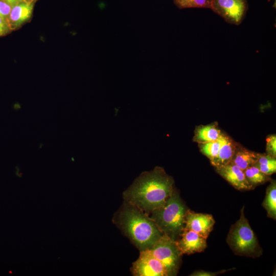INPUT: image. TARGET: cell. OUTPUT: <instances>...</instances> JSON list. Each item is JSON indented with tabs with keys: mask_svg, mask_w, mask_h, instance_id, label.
<instances>
[{
	"mask_svg": "<svg viewBox=\"0 0 276 276\" xmlns=\"http://www.w3.org/2000/svg\"><path fill=\"white\" fill-rule=\"evenodd\" d=\"M174 183L173 178L163 168L156 167L137 177L124 192V198L149 214L164 204L175 189Z\"/></svg>",
	"mask_w": 276,
	"mask_h": 276,
	"instance_id": "obj_1",
	"label": "cell"
},
{
	"mask_svg": "<svg viewBox=\"0 0 276 276\" xmlns=\"http://www.w3.org/2000/svg\"><path fill=\"white\" fill-rule=\"evenodd\" d=\"M118 221L122 230L140 251L150 249L164 235L148 214L127 202L120 212Z\"/></svg>",
	"mask_w": 276,
	"mask_h": 276,
	"instance_id": "obj_2",
	"label": "cell"
},
{
	"mask_svg": "<svg viewBox=\"0 0 276 276\" xmlns=\"http://www.w3.org/2000/svg\"><path fill=\"white\" fill-rule=\"evenodd\" d=\"M187 210L175 188L164 204L153 210L150 217L164 235L176 241L185 228Z\"/></svg>",
	"mask_w": 276,
	"mask_h": 276,
	"instance_id": "obj_3",
	"label": "cell"
},
{
	"mask_svg": "<svg viewBox=\"0 0 276 276\" xmlns=\"http://www.w3.org/2000/svg\"><path fill=\"white\" fill-rule=\"evenodd\" d=\"M244 206L240 218L233 224L228 234L227 243L236 254L254 257L261 254L257 239L244 214Z\"/></svg>",
	"mask_w": 276,
	"mask_h": 276,
	"instance_id": "obj_4",
	"label": "cell"
},
{
	"mask_svg": "<svg viewBox=\"0 0 276 276\" xmlns=\"http://www.w3.org/2000/svg\"><path fill=\"white\" fill-rule=\"evenodd\" d=\"M149 250L164 266L168 276L176 275L182 254L175 241L164 234Z\"/></svg>",
	"mask_w": 276,
	"mask_h": 276,
	"instance_id": "obj_5",
	"label": "cell"
},
{
	"mask_svg": "<svg viewBox=\"0 0 276 276\" xmlns=\"http://www.w3.org/2000/svg\"><path fill=\"white\" fill-rule=\"evenodd\" d=\"M246 0H211L212 9L229 24L239 25L247 10Z\"/></svg>",
	"mask_w": 276,
	"mask_h": 276,
	"instance_id": "obj_6",
	"label": "cell"
},
{
	"mask_svg": "<svg viewBox=\"0 0 276 276\" xmlns=\"http://www.w3.org/2000/svg\"><path fill=\"white\" fill-rule=\"evenodd\" d=\"M131 271L136 276H168L164 266L149 249L141 251L139 258L132 264Z\"/></svg>",
	"mask_w": 276,
	"mask_h": 276,
	"instance_id": "obj_7",
	"label": "cell"
},
{
	"mask_svg": "<svg viewBox=\"0 0 276 276\" xmlns=\"http://www.w3.org/2000/svg\"><path fill=\"white\" fill-rule=\"evenodd\" d=\"M215 220L212 215L188 210L185 218V228L192 230L205 239L212 231Z\"/></svg>",
	"mask_w": 276,
	"mask_h": 276,
	"instance_id": "obj_8",
	"label": "cell"
},
{
	"mask_svg": "<svg viewBox=\"0 0 276 276\" xmlns=\"http://www.w3.org/2000/svg\"><path fill=\"white\" fill-rule=\"evenodd\" d=\"M175 242L182 255L200 252L207 246L206 239L192 230L185 228Z\"/></svg>",
	"mask_w": 276,
	"mask_h": 276,
	"instance_id": "obj_9",
	"label": "cell"
},
{
	"mask_svg": "<svg viewBox=\"0 0 276 276\" xmlns=\"http://www.w3.org/2000/svg\"><path fill=\"white\" fill-rule=\"evenodd\" d=\"M216 169L217 172L235 189L239 190L253 189L248 182L244 171L237 166L229 163Z\"/></svg>",
	"mask_w": 276,
	"mask_h": 276,
	"instance_id": "obj_10",
	"label": "cell"
},
{
	"mask_svg": "<svg viewBox=\"0 0 276 276\" xmlns=\"http://www.w3.org/2000/svg\"><path fill=\"white\" fill-rule=\"evenodd\" d=\"M35 3L22 2L11 8L8 21L12 31L20 28L31 18Z\"/></svg>",
	"mask_w": 276,
	"mask_h": 276,
	"instance_id": "obj_11",
	"label": "cell"
},
{
	"mask_svg": "<svg viewBox=\"0 0 276 276\" xmlns=\"http://www.w3.org/2000/svg\"><path fill=\"white\" fill-rule=\"evenodd\" d=\"M231 137L224 133L220 136V145L216 159L211 163L215 168L226 165L231 163L237 147Z\"/></svg>",
	"mask_w": 276,
	"mask_h": 276,
	"instance_id": "obj_12",
	"label": "cell"
},
{
	"mask_svg": "<svg viewBox=\"0 0 276 276\" xmlns=\"http://www.w3.org/2000/svg\"><path fill=\"white\" fill-rule=\"evenodd\" d=\"M257 153L237 145L231 163L237 166L244 171L247 168L254 166L257 160Z\"/></svg>",
	"mask_w": 276,
	"mask_h": 276,
	"instance_id": "obj_13",
	"label": "cell"
},
{
	"mask_svg": "<svg viewBox=\"0 0 276 276\" xmlns=\"http://www.w3.org/2000/svg\"><path fill=\"white\" fill-rule=\"evenodd\" d=\"M221 130L214 124L201 125L195 131L193 141L199 144L213 142L221 136Z\"/></svg>",
	"mask_w": 276,
	"mask_h": 276,
	"instance_id": "obj_14",
	"label": "cell"
},
{
	"mask_svg": "<svg viewBox=\"0 0 276 276\" xmlns=\"http://www.w3.org/2000/svg\"><path fill=\"white\" fill-rule=\"evenodd\" d=\"M262 206L267 213L268 217L275 220L276 218V182L272 180L267 187L265 199Z\"/></svg>",
	"mask_w": 276,
	"mask_h": 276,
	"instance_id": "obj_15",
	"label": "cell"
},
{
	"mask_svg": "<svg viewBox=\"0 0 276 276\" xmlns=\"http://www.w3.org/2000/svg\"><path fill=\"white\" fill-rule=\"evenodd\" d=\"M244 172L248 182L252 188L270 179L269 175L263 173L255 166L247 168Z\"/></svg>",
	"mask_w": 276,
	"mask_h": 276,
	"instance_id": "obj_16",
	"label": "cell"
},
{
	"mask_svg": "<svg viewBox=\"0 0 276 276\" xmlns=\"http://www.w3.org/2000/svg\"><path fill=\"white\" fill-rule=\"evenodd\" d=\"M220 145V136L216 141L199 144L200 151L205 155L212 163L217 157Z\"/></svg>",
	"mask_w": 276,
	"mask_h": 276,
	"instance_id": "obj_17",
	"label": "cell"
},
{
	"mask_svg": "<svg viewBox=\"0 0 276 276\" xmlns=\"http://www.w3.org/2000/svg\"><path fill=\"white\" fill-rule=\"evenodd\" d=\"M174 4L179 9L190 8H209L211 0H173Z\"/></svg>",
	"mask_w": 276,
	"mask_h": 276,
	"instance_id": "obj_18",
	"label": "cell"
},
{
	"mask_svg": "<svg viewBox=\"0 0 276 276\" xmlns=\"http://www.w3.org/2000/svg\"><path fill=\"white\" fill-rule=\"evenodd\" d=\"M266 153L274 157H276V135L272 134L266 139Z\"/></svg>",
	"mask_w": 276,
	"mask_h": 276,
	"instance_id": "obj_19",
	"label": "cell"
},
{
	"mask_svg": "<svg viewBox=\"0 0 276 276\" xmlns=\"http://www.w3.org/2000/svg\"><path fill=\"white\" fill-rule=\"evenodd\" d=\"M263 173L270 175L276 171V164L269 165H260L255 164L254 165Z\"/></svg>",
	"mask_w": 276,
	"mask_h": 276,
	"instance_id": "obj_20",
	"label": "cell"
},
{
	"mask_svg": "<svg viewBox=\"0 0 276 276\" xmlns=\"http://www.w3.org/2000/svg\"><path fill=\"white\" fill-rule=\"evenodd\" d=\"M12 30L8 20L0 15V37L9 34Z\"/></svg>",
	"mask_w": 276,
	"mask_h": 276,
	"instance_id": "obj_21",
	"label": "cell"
},
{
	"mask_svg": "<svg viewBox=\"0 0 276 276\" xmlns=\"http://www.w3.org/2000/svg\"><path fill=\"white\" fill-rule=\"evenodd\" d=\"M12 7L3 0H0V15L8 20Z\"/></svg>",
	"mask_w": 276,
	"mask_h": 276,
	"instance_id": "obj_22",
	"label": "cell"
},
{
	"mask_svg": "<svg viewBox=\"0 0 276 276\" xmlns=\"http://www.w3.org/2000/svg\"><path fill=\"white\" fill-rule=\"evenodd\" d=\"M217 274V272H211L204 270H198L194 271L190 275L192 276H214Z\"/></svg>",
	"mask_w": 276,
	"mask_h": 276,
	"instance_id": "obj_23",
	"label": "cell"
},
{
	"mask_svg": "<svg viewBox=\"0 0 276 276\" xmlns=\"http://www.w3.org/2000/svg\"><path fill=\"white\" fill-rule=\"evenodd\" d=\"M6 3L8 4L9 5H10L11 7H13V6L25 1V0H3ZM26 2V1H25Z\"/></svg>",
	"mask_w": 276,
	"mask_h": 276,
	"instance_id": "obj_24",
	"label": "cell"
},
{
	"mask_svg": "<svg viewBox=\"0 0 276 276\" xmlns=\"http://www.w3.org/2000/svg\"><path fill=\"white\" fill-rule=\"evenodd\" d=\"M27 2L29 3H35L36 2L37 0H25Z\"/></svg>",
	"mask_w": 276,
	"mask_h": 276,
	"instance_id": "obj_25",
	"label": "cell"
}]
</instances>
